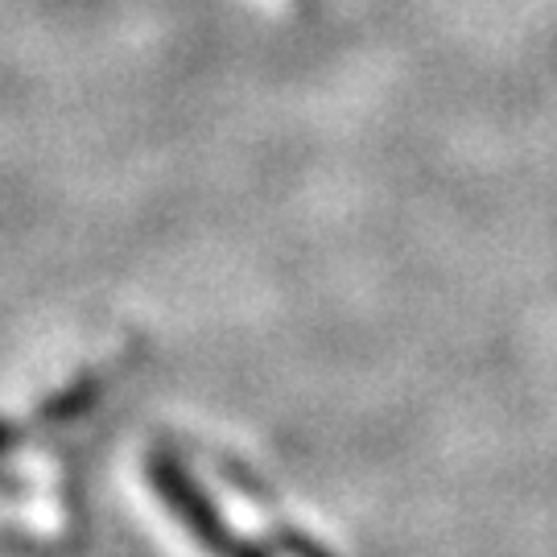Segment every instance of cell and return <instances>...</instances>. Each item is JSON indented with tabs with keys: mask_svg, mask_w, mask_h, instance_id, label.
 Segmentation results:
<instances>
[{
	"mask_svg": "<svg viewBox=\"0 0 557 557\" xmlns=\"http://www.w3.org/2000/svg\"><path fill=\"white\" fill-rule=\"evenodd\" d=\"M145 475H149L161 504L170 508V517L178 520L182 529H186V537L195 541L207 557H273L264 554L260 541L244 537V533H236L223 520V512L202 496L199 483L186 475V467L174 455L153 450V455L145 458Z\"/></svg>",
	"mask_w": 557,
	"mask_h": 557,
	"instance_id": "obj_1",
	"label": "cell"
},
{
	"mask_svg": "<svg viewBox=\"0 0 557 557\" xmlns=\"http://www.w3.org/2000/svg\"><path fill=\"white\" fill-rule=\"evenodd\" d=\"M236 492L248 499L252 508H257V517L264 520V533H269V541H273V549H277L281 557H331L319 545V541H310L306 533H298L289 520L281 517L277 508L269 504V496L260 492V483H252V479L244 475V471L236 475Z\"/></svg>",
	"mask_w": 557,
	"mask_h": 557,
	"instance_id": "obj_2",
	"label": "cell"
}]
</instances>
